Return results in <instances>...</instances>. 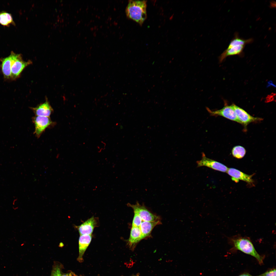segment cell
<instances>
[{"label":"cell","mask_w":276,"mask_h":276,"mask_svg":"<svg viewBox=\"0 0 276 276\" xmlns=\"http://www.w3.org/2000/svg\"><path fill=\"white\" fill-rule=\"evenodd\" d=\"M236 114L240 123L245 126L249 123L261 120V118L253 117L249 114L244 110L234 104L231 105Z\"/></svg>","instance_id":"7"},{"label":"cell","mask_w":276,"mask_h":276,"mask_svg":"<svg viewBox=\"0 0 276 276\" xmlns=\"http://www.w3.org/2000/svg\"><path fill=\"white\" fill-rule=\"evenodd\" d=\"M206 109L211 115L222 116L240 123L235 112L231 105L226 106L220 109L215 111L210 110L207 108Z\"/></svg>","instance_id":"8"},{"label":"cell","mask_w":276,"mask_h":276,"mask_svg":"<svg viewBox=\"0 0 276 276\" xmlns=\"http://www.w3.org/2000/svg\"><path fill=\"white\" fill-rule=\"evenodd\" d=\"M32 63L31 61H24L20 54H17L16 57L13 61L11 68V78L12 80H15L18 78L24 69L27 66Z\"/></svg>","instance_id":"5"},{"label":"cell","mask_w":276,"mask_h":276,"mask_svg":"<svg viewBox=\"0 0 276 276\" xmlns=\"http://www.w3.org/2000/svg\"><path fill=\"white\" fill-rule=\"evenodd\" d=\"M227 172L231 177L232 180L235 182H238L240 180L250 184L254 182L252 175H247L236 169L233 168H228Z\"/></svg>","instance_id":"12"},{"label":"cell","mask_w":276,"mask_h":276,"mask_svg":"<svg viewBox=\"0 0 276 276\" xmlns=\"http://www.w3.org/2000/svg\"><path fill=\"white\" fill-rule=\"evenodd\" d=\"M198 167L205 166L213 170L223 172H227L228 168L223 164L206 157L205 154L202 153V158L197 162Z\"/></svg>","instance_id":"6"},{"label":"cell","mask_w":276,"mask_h":276,"mask_svg":"<svg viewBox=\"0 0 276 276\" xmlns=\"http://www.w3.org/2000/svg\"><path fill=\"white\" fill-rule=\"evenodd\" d=\"M246 151L243 147L240 146H236L234 147L232 151L233 156L237 159H241L244 157L246 153Z\"/></svg>","instance_id":"18"},{"label":"cell","mask_w":276,"mask_h":276,"mask_svg":"<svg viewBox=\"0 0 276 276\" xmlns=\"http://www.w3.org/2000/svg\"><path fill=\"white\" fill-rule=\"evenodd\" d=\"M146 7V1H129L125 10L126 16L141 25L147 17Z\"/></svg>","instance_id":"2"},{"label":"cell","mask_w":276,"mask_h":276,"mask_svg":"<svg viewBox=\"0 0 276 276\" xmlns=\"http://www.w3.org/2000/svg\"><path fill=\"white\" fill-rule=\"evenodd\" d=\"M253 41L252 38L245 39L240 37L237 32H235L227 48L219 57L220 62H222L227 57L239 55L241 54L246 45Z\"/></svg>","instance_id":"3"},{"label":"cell","mask_w":276,"mask_h":276,"mask_svg":"<svg viewBox=\"0 0 276 276\" xmlns=\"http://www.w3.org/2000/svg\"><path fill=\"white\" fill-rule=\"evenodd\" d=\"M141 240V233L140 227H132L128 241L129 247L131 249H134L136 244Z\"/></svg>","instance_id":"16"},{"label":"cell","mask_w":276,"mask_h":276,"mask_svg":"<svg viewBox=\"0 0 276 276\" xmlns=\"http://www.w3.org/2000/svg\"><path fill=\"white\" fill-rule=\"evenodd\" d=\"M98 225L96 218L92 216L80 225L76 226L80 235H92L94 228Z\"/></svg>","instance_id":"10"},{"label":"cell","mask_w":276,"mask_h":276,"mask_svg":"<svg viewBox=\"0 0 276 276\" xmlns=\"http://www.w3.org/2000/svg\"><path fill=\"white\" fill-rule=\"evenodd\" d=\"M92 235H80L78 240L79 255L78 260L80 262L83 261V255L90 244L92 238Z\"/></svg>","instance_id":"13"},{"label":"cell","mask_w":276,"mask_h":276,"mask_svg":"<svg viewBox=\"0 0 276 276\" xmlns=\"http://www.w3.org/2000/svg\"><path fill=\"white\" fill-rule=\"evenodd\" d=\"M134 213V215L132 227H140L142 220L139 215L136 213Z\"/></svg>","instance_id":"20"},{"label":"cell","mask_w":276,"mask_h":276,"mask_svg":"<svg viewBox=\"0 0 276 276\" xmlns=\"http://www.w3.org/2000/svg\"><path fill=\"white\" fill-rule=\"evenodd\" d=\"M62 266L58 263H55L51 271L50 276H62Z\"/></svg>","instance_id":"19"},{"label":"cell","mask_w":276,"mask_h":276,"mask_svg":"<svg viewBox=\"0 0 276 276\" xmlns=\"http://www.w3.org/2000/svg\"><path fill=\"white\" fill-rule=\"evenodd\" d=\"M228 241L232 246V250H239L251 255L255 258L260 264H263L264 256L258 253L249 238L236 235L229 237Z\"/></svg>","instance_id":"1"},{"label":"cell","mask_w":276,"mask_h":276,"mask_svg":"<svg viewBox=\"0 0 276 276\" xmlns=\"http://www.w3.org/2000/svg\"><path fill=\"white\" fill-rule=\"evenodd\" d=\"M31 108L36 116L49 117L53 111L52 108L47 100L37 107Z\"/></svg>","instance_id":"14"},{"label":"cell","mask_w":276,"mask_h":276,"mask_svg":"<svg viewBox=\"0 0 276 276\" xmlns=\"http://www.w3.org/2000/svg\"><path fill=\"white\" fill-rule=\"evenodd\" d=\"M238 276H253L247 272H245Z\"/></svg>","instance_id":"23"},{"label":"cell","mask_w":276,"mask_h":276,"mask_svg":"<svg viewBox=\"0 0 276 276\" xmlns=\"http://www.w3.org/2000/svg\"><path fill=\"white\" fill-rule=\"evenodd\" d=\"M128 206L131 208L134 212L137 213L142 221L154 222L160 220V217L150 212L143 205L140 204L137 202L135 204L128 203Z\"/></svg>","instance_id":"4"},{"label":"cell","mask_w":276,"mask_h":276,"mask_svg":"<svg viewBox=\"0 0 276 276\" xmlns=\"http://www.w3.org/2000/svg\"><path fill=\"white\" fill-rule=\"evenodd\" d=\"M33 121L35 126L34 133L38 137L53 123L49 117L36 116L33 117Z\"/></svg>","instance_id":"9"},{"label":"cell","mask_w":276,"mask_h":276,"mask_svg":"<svg viewBox=\"0 0 276 276\" xmlns=\"http://www.w3.org/2000/svg\"><path fill=\"white\" fill-rule=\"evenodd\" d=\"M133 276H139V274H136V275H133Z\"/></svg>","instance_id":"24"},{"label":"cell","mask_w":276,"mask_h":276,"mask_svg":"<svg viewBox=\"0 0 276 276\" xmlns=\"http://www.w3.org/2000/svg\"><path fill=\"white\" fill-rule=\"evenodd\" d=\"M161 223L160 220L154 222L142 221L140 226L142 239L149 236L153 228Z\"/></svg>","instance_id":"15"},{"label":"cell","mask_w":276,"mask_h":276,"mask_svg":"<svg viewBox=\"0 0 276 276\" xmlns=\"http://www.w3.org/2000/svg\"><path fill=\"white\" fill-rule=\"evenodd\" d=\"M14 23L12 17L10 14L4 12L0 13L1 24L5 26H8Z\"/></svg>","instance_id":"17"},{"label":"cell","mask_w":276,"mask_h":276,"mask_svg":"<svg viewBox=\"0 0 276 276\" xmlns=\"http://www.w3.org/2000/svg\"><path fill=\"white\" fill-rule=\"evenodd\" d=\"M17 55V54L12 51L9 56L1 59V69L4 78L11 79L12 65Z\"/></svg>","instance_id":"11"},{"label":"cell","mask_w":276,"mask_h":276,"mask_svg":"<svg viewBox=\"0 0 276 276\" xmlns=\"http://www.w3.org/2000/svg\"><path fill=\"white\" fill-rule=\"evenodd\" d=\"M276 271L275 268L271 269L264 273L256 276H276Z\"/></svg>","instance_id":"21"},{"label":"cell","mask_w":276,"mask_h":276,"mask_svg":"<svg viewBox=\"0 0 276 276\" xmlns=\"http://www.w3.org/2000/svg\"><path fill=\"white\" fill-rule=\"evenodd\" d=\"M62 276H78L75 274L74 273L71 272L68 273L63 274H62Z\"/></svg>","instance_id":"22"}]
</instances>
